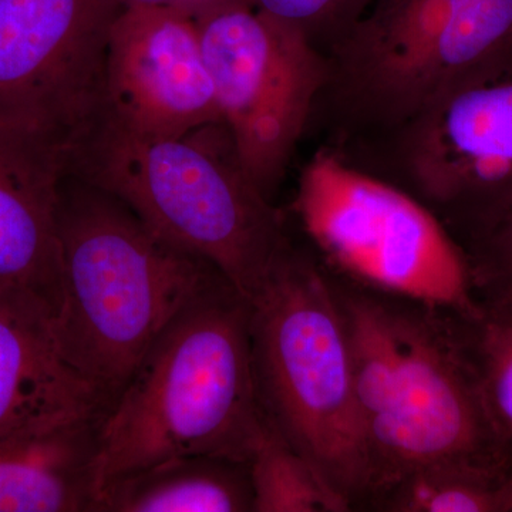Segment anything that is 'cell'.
Instances as JSON below:
<instances>
[{"mask_svg":"<svg viewBox=\"0 0 512 512\" xmlns=\"http://www.w3.org/2000/svg\"><path fill=\"white\" fill-rule=\"evenodd\" d=\"M330 278L348 329L369 466L362 511L423 468L507 467L460 313Z\"/></svg>","mask_w":512,"mask_h":512,"instance_id":"1","label":"cell"},{"mask_svg":"<svg viewBox=\"0 0 512 512\" xmlns=\"http://www.w3.org/2000/svg\"><path fill=\"white\" fill-rule=\"evenodd\" d=\"M249 301L218 276L170 323L99 424V497L171 458L248 463L268 427L252 372Z\"/></svg>","mask_w":512,"mask_h":512,"instance_id":"2","label":"cell"},{"mask_svg":"<svg viewBox=\"0 0 512 512\" xmlns=\"http://www.w3.org/2000/svg\"><path fill=\"white\" fill-rule=\"evenodd\" d=\"M57 232V345L110 406L164 330L222 274L158 237L119 198L70 175Z\"/></svg>","mask_w":512,"mask_h":512,"instance_id":"3","label":"cell"},{"mask_svg":"<svg viewBox=\"0 0 512 512\" xmlns=\"http://www.w3.org/2000/svg\"><path fill=\"white\" fill-rule=\"evenodd\" d=\"M69 175L119 198L158 237L210 262L248 299L292 244L224 123L156 138L106 116L73 147Z\"/></svg>","mask_w":512,"mask_h":512,"instance_id":"4","label":"cell"},{"mask_svg":"<svg viewBox=\"0 0 512 512\" xmlns=\"http://www.w3.org/2000/svg\"><path fill=\"white\" fill-rule=\"evenodd\" d=\"M248 301L252 372L265 419L350 511H362L369 466L332 278L292 242Z\"/></svg>","mask_w":512,"mask_h":512,"instance_id":"5","label":"cell"},{"mask_svg":"<svg viewBox=\"0 0 512 512\" xmlns=\"http://www.w3.org/2000/svg\"><path fill=\"white\" fill-rule=\"evenodd\" d=\"M325 57L313 114L322 110L359 154L464 77L512 57V0H375Z\"/></svg>","mask_w":512,"mask_h":512,"instance_id":"6","label":"cell"},{"mask_svg":"<svg viewBox=\"0 0 512 512\" xmlns=\"http://www.w3.org/2000/svg\"><path fill=\"white\" fill-rule=\"evenodd\" d=\"M293 211L323 268L360 288L473 315L463 252L410 192L320 151L303 167Z\"/></svg>","mask_w":512,"mask_h":512,"instance_id":"7","label":"cell"},{"mask_svg":"<svg viewBox=\"0 0 512 512\" xmlns=\"http://www.w3.org/2000/svg\"><path fill=\"white\" fill-rule=\"evenodd\" d=\"M218 104L249 177L272 201L328 76L302 30L231 0L195 18Z\"/></svg>","mask_w":512,"mask_h":512,"instance_id":"8","label":"cell"},{"mask_svg":"<svg viewBox=\"0 0 512 512\" xmlns=\"http://www.w3.org/2000/svg\"><path fill=\"white\" fill-rule=\"evenodd\" d=\"M121 0H0V124L72 148L107 114L106 60Z\"/></svg>","mask_w":512,"mask_h":512,"instance_id":"9","label":"cell"},{"mask_svg":"<svg viewBox=\"0 0 512 512\" xmlns=\"http://www.w3.org/2000/svg\"><path fill=\"white\" fill-rule=\"evenodd\" d=\"M363 170L403 188L437 217L512 185V59L471 73L416 120L363 151ZM357 165V164H356Z\"/></svg>","mask_w":512,"mask_h":512,"instance_id":"10","label":"cell"},{"mask_svg":"<svg viewBox=\"0 0 512 512\" xmlns=\"http://www.w3.org/2000/svg\"><path fill=\"white\" fill-rule=\"evenodd\" d=\"M107 116L143 137H180L224 123L200 30L180 10L128 6L111 29Z\"/></svg>","mask_w":512,"mask_h":512,"instance_id":"11","label":"cell"},{"mask_svg":"<svg viewBox=\"0 0 512 512\" xmlns=\"http://www.w3.org/2000/svg\"><path fill=\"white\" fill-rule=\"evenodd\" d=\"M70 148L40 133L0 124V288L62 303L57 205Z\"/></svg>","mask_w":512,"mask_h":512,"instance_id":"12","label":"cell"},{"mask_svg":"<svg viewBox=\"0 0 512 512\" xmlns=\"http://www.w3.org/2000/svg\"><path fill=\"white\" fill-rule=\"evenodd\" d=\"M53 320L40 299L0 288V440L109 409L64 359Z\"/></svg>","mask_w":512,"mask_h":512,"instance_id":"13","label":"cell"},{"mask_svg":"<svg viewBox=\"0 0 512 512\" xmlns=\"http://www.w3.org/2000/svg\"><path fill=\"white\" fill-rule=\"evenodd\" d=\"M101 417L0 440V512H97Z\"/></svg>","mask_w":512,"mask_h":512,"instance_id":"14","label":"cell"},{"mask_svg":"<svg viewBox=\"0 0 512 512\" xmlns=\"http://www.w3.org/2000/svg\"><path fill=\"white\" fill-rule=\"evenodd\" d=\"M99 512H252L248 463L211 456L161 461L104 488Z\"/></svg>","mask_w":512,"mask_h":512,"instance_id":"15","label":"cell"},{"mask_svg":"<svg viewBox=\"0 0 512 512\" xmlns=\"http://www.w3.org/2000/svg\"><path fill=\"white\" fill-rule=\"evenodd\" d=\"M367 511L512 512V471L480 466L423 468L389 485Z\"/></svg>","mask_w":512,"mask_h":512,"instance_id":"16","label":"cell"},{"mask_svg":"<svg viewBox=\"0 0 512 512\" xmlns=\"http://www.w3.org/2000/svg\"><path fill=\"white\" fill-rule=\"evenodd\" d=\"M457 242L480 305L512 303V185L440 218Z\"/></svg>","mask_w":512,"mask_h":512,"instance_id":"17","label":"cell"},{"mask_svg":"<svg viewBox=\"0 0 512 512\" xmlns=\"http://www.w3.org/2000/svg\"><path fill=\"white\" fill-rule=\"evenodd\" d=\"M252 512H348L349 505L269 424L248 461Z\"/></svg>","mask_w":512,"mask_h":512,"instance_id":"18","label":"cell"},{"mask_svg":"<svg viewBox=\"0 0 512 512\" xmlns=\"http://www.w3.org/2000/svg\"><path fill=\"white\" fill-rule=\"evenodd\" d=\"M460 319L498 447L512 471V303H478L476 313H460Z\"/></svg>","mask_w":512,"mask_h":512,"instance_id":"19","label":"cell"},{"mask_svg":"<svg viewBox=\"0 0 512 512\" xmlns=\"http://www.w3.org/2000/svg\"><path fill=\"white\" fill-rule=\"evenodd\" d=\"M372 0H254L272 18L302 30L323 56L345 35Z\"/></svg>","mask_w":512,"mask_h":512,"instance_id":"20","label":"cell"},{"mask_svg":"<svg viewBox=\"0 0 512 512\" xmlns=\"http://www.w3.org/2000/svg\"><path fill=\"white\" fill-rule=\"evenodd\" d=\"M231 0H121L124 8L128 6H153V8H170L180 10L192 19L198 18L202 13L222 5Z\"/></svg>","mask_w":512,"mask_h":512,"instance_id":"21","label":"cell"}]
</instances>
